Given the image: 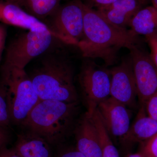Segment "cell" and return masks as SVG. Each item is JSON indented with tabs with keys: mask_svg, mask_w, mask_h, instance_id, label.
<instances>
[{
	"mask_svg": "<svg viewBox=\"0 0 157 157\" xmlns=\"http://www.w3.org/2000/svg\"><path fill=\"white\" fill-rule=\"evenodd\" d=\"M78 78L86 113L90 115L100 103L110 97V70L87 59L82 63Z\"/></svg>",
	"mask_w": 157,
	"mask_h": 157,
	"instance_id": "cell-6",
	"label": "cell"
},
{
	"mask_svg": "<svg viewBox=\"0 0 157 157\" xmlns=\"http://www.w3.org/2000/svg\"><path fill=\"white\" fill-rule=\"evenodd\" d=\"M152 3V6L157 8V0H149Z\"/></svg>",
	"mask_w": 157,
	"mask_h": 157,
	"instance_id": "cell-30",
	"label": "cell"
},
{
	"mask_svg": "<svg viewBox=\"0 0 157 157\" xmlns=\"http://www.w3.org/2000/svg\"><path fill=\"white\" fill-rule=\"evenodd\" d=\"M97 109L111 139L121 141L131 126L132 112L129 108L109 97L100 103Z\"/></svg>",
	"mask_w": 157,
	"mask_h": 157,
	"instance_id": "cell-10",
	"label": "cell"
},
{
	"mask_svg": "<svg viewBox=\"0 0 157 157\" xmlns=\"http://www.w3.org/2000/svg\"><path fill=\"white\" fill-rule=\"evenodd\" d=\"M51 146L39 135L27 131L18 135L13 150L21 157H52Z\"/></svg>",
	"mask_w": 157,
	"mask_h": 157,
	"instance_id": "cell-15",
	"label": "cell"
},
{
	"mask_svg": "<svg viewBox=\"0 0 157 157\" xmlns=\"http://www.w3.org/2000/svg\"><path fill=\"white\" fill-rule=\"evenodd\" d=\"M129 27L137 36L146 37L157 33V8L153 6L144 7L132 18Z\"/></svg>",
	"mask_w": 157,
	"mask_h": 157,
	"instance_id": "cell-16",
	"label": "cell"
},
{
	"mask_svg": "<svg viewBox=\"0 0 157 157\" xmlns=\"http://www.w3.org/2000/svg\"><path fill=\"white\" fill-rule=\"evenodd\" d=\"M110 71V97L128 108H135L137 105V90L130 57Z\"/></svg>",
	"mask_w": 157,
	"mask_h": 157,
	"instance_id": "cell-9",
	"label": "cell"
},
{
	"mask_svg": "<svg viewBox=\"0 0 157 157\" xmlns=\"http://www.w3.org/2000/svg\"><path fill=\"white\" fill-rule=\"evenodd\" d=\"M149 1L117 0L108 6L97 8V10L112 24L127 29L133 17Z\"/></svg>",
	"mask_w": 157,
	"mask_h": 157,
	"instance_id": "cell-13",
	"label": "cell"
},
{
	"mask_svg": "<svg viewBox=\"0 0 157 157\" xmlns=\"http://www.w3.org/2000/svg\"><path fill=\"white\" fill-rule=\"evenodd\" d=\"M83 11V36L77 47L86 59H100L106 66L115 63L119 52L136 45L138 36L131 29L112 24L97 10L77 0Z\"/></svg>",
	"mask_w": 157,
	"mask_h": 157,
	"instance_id": "cell-1",
	"label": "cell"
},
{
	"mask_svg": "<svg viewBox=\"0 0 157 157\" xmlns=\"http://www.w3.org/2000/svg\"><path fill=\"white\" fill-rule=\"evenodd\" d=\"M89 115L91 117L97 130L102 157H120L118 151L105 128L98 110L96 109L91 114Z\"/></svg>",
	"mask_w": 157,
	"mask_h": 157,
	"instance_id": "cell-18",
	"label": "cell"
},
{
	"mask_svg": "<svg viewBox=\"0 0 157 157\" xmlns=\"http://www.w3.org/2000/svg\"><path fill=\"white\" fill-rule=\"evenodd\" d=\"M0 22L28 31L50 32L57 36L61 42L65 44L63 38L55 33L46 24L13 3L0 1Z\"/></svg>",
	"mask_w": 157,
	"mask_h": 157,
	"instance_id": "cell-11",
	"label": "cell"
},
{
	"mask_svg": "<svg viewBox=\"0 0 157 157\" xmlns=\"http://www.w3.org/2000/svg\"><path fill=\"white\" fill-rule=\"evenodd\" d=\"M63 0H23L27 12L40 20L50 17L57 10Z\"/></svg>",
	"mask_w": 157,
	"mask_h": 157,
	"instance_id": "cell-17",
	"label": "cell"
},
{
	"mask_svg": "<svg viewBox=\"0 0 157 157\" xmlns=\"http://www.w3.org/2000/svg\"><path fill=\"white\" fill-rule=\"evenodd\" d=\"M7 36V30L6 26L0 23V61L2 59V54L5 47Z\"/></svg>",
	"mask_w": 157,
	"mask_h": 157,
	"instance_id": "cell-24",
	"label": "cell"
},
{
	"mask_svg": "<svg viewBox=\"0 0 157 157\" xmlns=\"http://www.w3.org/2000/svg\"><path fill=\"white\" fill-rule=\"evenodd\" d=\"M74 69L67 57L58 50L43 58L30 78L40 100L78 102Z\"/></svg>",
	"mask_w": 157,
	"mask_h": 157,
	"instance_id": "cell-3",
	"label": "cell"
},
{
	"mask_svg": "<svg viewBox=\"0 0 157 157\" xmlns=\"http://www.w3.org/2000/svg\"><path fill=\"white\" fill-rule=\"evenodd\" d=\"M7 2L13 3L17 6L22 7L23 0H6Z\"/></svg>",
	"mask_w": 157,
	"mask_h": 157,
	"instance_id": "cell-28",
	"label": "cell"
},
{
	"mask_svg": "<svg viewBox=\"0 0 157 157\" xmlns=\"http://www.w3.org/2000/svg\"><path fill=\"white\" fill-rule=\"evenodd\" d=\"M11 123L21 125L40 100L25 69H13L1 73Z\"/></svg>",
	"mask_w": 157,
	"mask_h": 157,
	"instance_id": "cell-4",
	"label": "cell"
},
{
	"mask_svg": "<svg viewBox=\"0 0 157 157\" xmlns=\"http://www.w3.org/2000/svg\"><path fill=\"white\" fill-rule=\"evenodd\" d=\"M9 133L6 128H0V150L5 147L9 140Z\"/></svg>",
	"mask_w": 157,
	"mask_h": 157,
	"instance_id": "cell-25",
	"label": "cell"
},
{
	"mask_svg": "<svg viewBox=\"0 0 157 157\" xmlns=\"http://www.w3.org/2000/svg\"><path fill=\"white\" fill-rule=\"evenodd\" d=\"M79 112L78 102L40 100L21 125L51 145H56L73 133Z\"/></svg>",
	"mask_w": 157,
	"mask_h": 157,
	"instance_id": "cell-2",
	"label": "cell"
},
{
	"mask_svg": "<svg viewBox=\"0 0 157 157\" xmlns=\"http://www.w3.org/2000/svg\"><path fill=\"white\" fill-rule=\"evenodd\" d=\"M73 133L76 148L85 157H102L97 130L91 117L86 113L78 120Z\"/></svg>",
	"mask_w": 157,
	"mask_h": 157,
	"instance_id": "cell-12",
	"label": "cell"
},
{
	"mask_svg": "<svg viewBox=\"0 0 157 157\" xmlns=\"http://www.w3.org/2000/svg\"><path fill=\"white\" fill-rule=\"evenodd\" d=\"M57 157H85L76 148L65 150L61 152Z\"/></svg>",
	"mask_w": 157,
	"mask_h": 157,
	"instance_id": "cell-23",
	"label": "cell"
},
{
	"mask_svg": "<svg viewBox=\"0 0 157 157\" xmlns=\"http://www.w3.org/2000/svg\"><path fill=\"white\" fill-rule=\"evenodd\" d=\"M150 49L151 59L157 67V33L145 37Z\"/></svg>",
	"mask_w": 157,
	"mask_h": 157,
	"instance_id": "cell-22",
	"label": "cell"
},
{
	"mask_svg": "<svg viewBox=\"0 0 157 157\" xmlns=\"http://www.w3.org/2000/svg\"><path fill=\"white\" fill-rule=\"evenodd\" d=\"M11 123L6 90L0 84V128H6Z\"/></svg>",
	"mask_w": 157,
	"mask_h": 157,
	"instance_id": "cell-19",
	"label": "cell"
},
{
	"mask_svg": "<svg viewBox=\"0 0 157 157\" xmlns=\"http://www.w3.org/2000/svg\"><path fill=\"white\" fill-rule=\"evenodd\" d=\"M126 157H147L142 153L139 152L137 153L131 154L127 156Z\"/></svg>",
	"mask_w": 157,
	"mask_h": 157,
	"instance_id": "cell-29",
	"label": "cell"
},
{
	"mask_svg": "<svg viewBox=\"0 0 157 157\" xmlns=\"http://www.w3.org/2000/svg\"><path fill=\"white\" fill-rule=\"evenodd\" d=\"M128 50L137 86V99L140 107H143L157 92V67L150 55L137 44Z\"/></svg>",
	"mask_w": 157,
	"mask_h": 157,
	"instance_id": "cell-8",
	"label": "cell"
},
{
	"mask_svg": "<svg viewBox=\"0 0 157 157\" xmlns=\"http://www.w3.org/2000/svg\"><path fill=\"white\" fill-rule=\"evenodd\" d=\"M0 157H21L14 150L8 149L4 147L0 150Z\"/></svg>",
	"mask_w": 157,
	"mask_h": 157,
	"instance_id": "cell-27",
	"label": "cell"
},
{
	"mask_svg": "<svg viewBox=\"0 0 157 157\" xmlns=\"http://www.w3.org/2000/svg\"><path fill=\"white\" fill-rule=\"evenodd\" d=\"M90 4L97 8L108 6L117 0H86Z\"/></svg>",
	"mask_w": 157,
	"mask_h": 157,
	"instance_id": "cell-26",
	"label": "cell"
},
{
	"mask_svg": "<svg viewBox=\"0 0 157 157\" xmlns=\"http://www.w3.org/2000/svg\"><path fill=\"white\" fill-rule=\"evenodd\" d=\"M144 107L147 114L157 121V92L147 100Z\"/></svg>",
	"mask_w": 157,
	"mask_h": 157,
	"instance_id": "cell-21",
	"label": "cell"
},
{
	"mask_svg": "<svg viewBox=\"0 0 157 157\" xmlns=\"http://www.w3.org/2000/svg\"><path fill=\"white\" fill-rule=\"evenodd\" d=\"M50 17V29L63 38L66 45L77 46L84 27L83 11L77 0L61 5Z\"/></svg>",
	"mask_w": 157,
	"mask_h": 157,
	"instance_id": "cell-7",
	"label": "cell"
},
{
	"mask_svg": "<svg viewBox=\"0 0 157 157\" xmlns=\"http://www.w3.org/2000/svg\"><path fill=\"white\" fill-rule=\"evenodd\" d=\"M59 38L49 32L28 31L14 38L7 48L1 73L13 69H25L29 63L48 50Z\"/></svg>",
	"mask_w": 157,
	"mask_h": 157,
	"instance_id": "cell-5",
	"label": "cell"
},
{
	"mask_svg": "<svg viewBox=\"0 0 157 157\" xmlns=\"http://www.w3.org/2000/svg\"><path fill=\"white\" fill-rule=\"evenodd\" d=\"M157 133V121L147 114L145 107H140L135 121L121 142L125 145L149 140Z\"/></svg>",
	"mask_w": 157,
	"mask_h": 157,
	"instance_id": "cell-14",
	"label": "cell"
},
{
	"mask_svg": "<svg viewBox=\"0 0 157 157\" xmlns=\"http://www.w3.org/2000/svg\"><path fill=\"white\" fill-rule=\"evenodd\" d=\"M140 152L147 157H157V133L149 140L142 143Z\"/></svg>",
	"mask_w": 157,
	"mask_h": 157,
	"instance_id": "cell-20",
	"label": "cell"
}]
</instances>
